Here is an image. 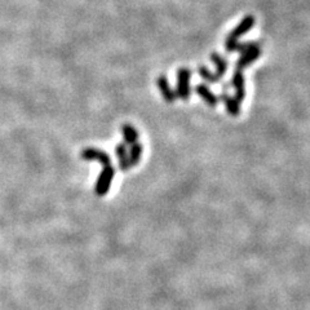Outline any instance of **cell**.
<instances>
[{"instance_id": "9a60e30c", "label": "cell", "mask_w": 310, "mask_h": 310, "mask_svg": "<svg viewBox=\"0 0 310 310\" xmlns=\"http://www.w3.org/2000/svg\"><path fill=\"white\" fill-rule=\"evenodd\" d=\"M198 74H199V77L202 78L204 82H207V83L209 84H216L221 80V78L218 77L216 73L209 71L208 69H207L206 66H203V65H200L199 68H198Z\"/></svg>"}, {"instance_id": "8992f818", "label": "cell", "mask_w": 310, "mask_h": 310, "mask_svg": "<svg viewBox=\"0 0 310 310\" xmlns=\"http://www.w3.org/2000/svg\"><path fill=\"white\" fill-rule=\"evenodd\" d=\"M260 56H261L260 47L247 51L246 53H242V56H240L239 59L236 60L235 62V70L243 71V69L248 68L249 65L253 64L257 59H260Z\"/></svg>"}, {"instance_id": "8fae6325", "label": "cell", "mask_w": 310, "mask_h": 310, "mask_svg": "<svg viewBox=\"0 0 310 310\" xmlns=\"http://www.w3.org/2000/svg\"><path fill=\"white\" fill-rule=\"evenodd\" d=\"M115 154H117L118 162H119V168L122 171H128L131 168V164H129V157H128V150H127V146L120 142L117 145L115 148Z\"/></svg>"}, {"instance_id": "5bb4252c", "label": "cell", "mask_w": 310, "mask_h": 310, "mask_svg": "<svg viewBox=\"0 0 310 310\" xmlns=\"http://www.w3.org/2000/svg\"><path fill=\"white\" fill-rule=\"evenodd\" d=\"M128 157H129V164H131V168L137 166L142 157V145L138 144V142L131 145V150L128 151Z\"/></svg>"}, {"instance_id": "277c9868", "label": "cell", "mask_w": 310, "mask_h": 310, "mask_svg": "<svg viewBox=\"0 0 310 310\" xmlns=\"http://www.w3.org/2000/svg\"><path fill=\"white\" fill-rule=\"evenodd\" d=\"M80 157L84 160H97V162L101 163L102 167L110 166L111 164L110 155H109L106 151H102L96 148L84 149V150L82 151V154H80Z\"/></svg>"}, {"instance_id": "5b68a950", "label": "cell", "mask_w": 310, "mask_h": 310, "mask_svg": "<svg viewBox=\"0 0 310 310\" xmlns=\"http://www.w3.org/2000/svg\"><path fill=\"white\" fill-rule=\"evenodd\" d=\"M231 87L235 91V97L234 99L240 104L244 100V97H246V80H244V77H243V71L234 70L233 78H231Z\"/></svg>"}, {"instance_id": "7c38bea8", "label": "cell", "mask_w": 310, "mask_h": 310, "mask_svg": "<svg viewBox=\"0 0 310 310\" xmlns=\"http://www.w3.org/2000/svg\"><path fill=\"white\" fill-rule=\"evenodd\" d=\"M209 59H211V61L215 65L216 74L220 78L224 77V75L226 74L227 68H229V64H227L226 60H225L221 55H218L217 52H212L211 55H209Z\"/></svg>"}, {"instance_id": "52a82bcc", "label": "cell", "mask_w": 310, "mask_h": 310, "mask_svg": "<svg viewBox=\"0 0 310 310\" xmlns=\"http://www.w3.org/2000/svg\"><path fill=\"white\" fill-rule=\"evenodd\" d=\"M157 86L159 88L160 93H162V97L164 99V101H167L168 104H173V102L177 100V96L176 92L171 88L168 82V78L166 75H160L157 79Z\"/></svg>"}, {"instance_id": "30bf717a", "label": "cell", "mask_w": 310, "mask_h": 310, "mask_svg": "<svg viewBox=\"0 0 310 310\" xmlns=\"http://www.w3.org/2000/svg\"><path fill=\"white\" fill-rule=\"evenodd\" d=\"M221 100L225 105V109L227 110V113L230 114L231 117H239L240 114V104L236 101L234 97L227 95L226 92H222L221 95Z\"/></svg>"}, {"instance_id": "ba28073f", "label": "cell", "mask_w": 310, "mask_h": 310, "mask_svg": "<svg viewBox=\"0 0 310 310\" xmlns=\"http://www.w3.org/2000/svg\"><path fill=\"white\" fill-rule=\"evenodd\" d=\"M195 92H197V95L199 96L203 101L208 105L209 108H216V106L218 105V100L220 99H218L215 93L212 92L211 88H209L207 84H204V83L197 84V87H195Z\"/></svg>"}, {"instance_id": "9c48e42d", "label": "cell", "mask_w": 310, "mask_h": 310, "mask_svg": "<svg viewBox=\"0 0 310 310\" xmlns=\"http://www.w3.org/2000/svg\"><path fill=\"white\" fill-rule=\"evenodd\" d=\"M260 47V42H244V43H240V42H236L233 44H226L225 46V50L229 53H246L247 51L253 50V48H257Z\"/></svg>"}, {"instance_id": "3957f363", "label": "cell", "mask_w": 310, "mask_h": 310, "mask_svg": "<svg viewBox=\"0 0 310 310\" xmlns=\"http://www.w3.org/2000/svg\"><path fill=\"white\" fill-rule=\"evenodd\" d=\"M255 21L256 20L253 16L251 15L246 16V17H244V19H243L242 21L231 30L230 34L227 35L226 39H225V46H226V44H233L236 43V42H239V38H242L243 35H246L247 33L255 26Z\"/></svg>"}, {"instance_id": "6da1fadb", "label": "cell", "mask_w": 310, "mask_h": 310, "mask_svg": "<svg viewBox=\"0 0 310 310\" xmlns=\"http://www.w3.org/2000/svg\"><path fill=\"white\" fill-rule=\"evenodd\" d=\"M190 78L191 70L187 68H180L177 70V87H176V96L177 99L182 101H187L190 99L191 88H190Z\"/></svg>"}, {"instance_id": "7a4b0ae2", "label": "cell", "mask_w": 310, "mask_h": 310, "mask_svg": "<svg viewBox=\"0 0 310 310\" xmlns=\"http://www.w3.org/2000/svg\"><path fill=\"white\" fill-rule=\"evenodd\" d=\"M114 176H115V168L113 166H105L102 167V171L100 173L97 181H96L95 186V193L99 195V197H105L106 194L109 193L111 187V182L114 180Z\"/></svg>"}, {"instance_id": "4fadbf2b", "label": "cell", "mask_w": 310, "mask_h": 310, "mask_svg": "<svg viewBox=\"0 0 310 310\" xmlns=\"http://www.w3.org/2000/svg\"><path fill=\"white\" fill-rule=\"evenodd\" d=\"M122 135L127 145H133L138 142V131L131 124L126 123L122 126Z\"/></svg>"}]
</instances>
